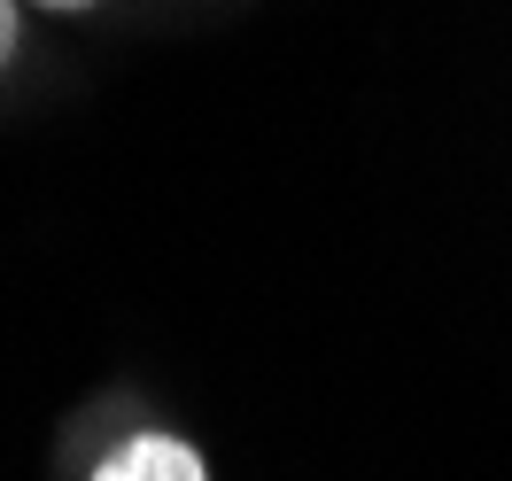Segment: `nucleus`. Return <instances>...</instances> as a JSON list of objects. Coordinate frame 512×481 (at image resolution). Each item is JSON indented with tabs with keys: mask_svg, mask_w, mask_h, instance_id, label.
Wrapping results in <instances>:
<instances>
[{
	"mask_svg": "<svg viewBox=\"0 0 512 481\" xmlns=\"http://www.w3.org/2000/svg\"><path fill=\"white\" fill-rule=\"evenodd\" d=\"M94 481H210V474L179 435H132V443H117L101 458Z\"/></svg>",
	"mask_w": 512,
	"mask_h": 481,
	"instance_id": "nucleus-1",
	"label": "nucleus"
},
{
	"mask_svg": "<svg viewBox=\"0 0 512 481\" xmlns=\"http://www.w3.org/2000/svg\"><path fill=\"white\" fill-rule=\"evenodd\" d=\"M39 8H94V0H39Z\"/></svg>",
	"mask_w": 512,
	"mask_h": 481,
	"instance_id": "nucleus-3",
	"label": "nucleus"
},
{
	"mask_svg": "<svg viewBox=\"0 0 512 481\" xmlns=\"http://www.w3.org/2000/svg\"><path fill=\"white\" fill-rule=\"evenodd\" d=\"M16 55V0H0V63Z\"/></svg>",
	"mask_w": 512,
	"mask_h": 481,
	"instance_id": "nucleus-2",
	"label": "nucleus"
}]
</instances>
